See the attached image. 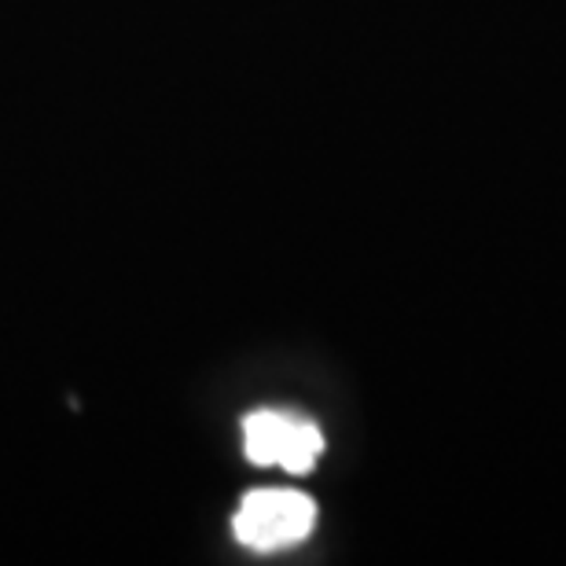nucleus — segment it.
Here are the masks:
<instances>
[{
  "mask_svg": "<svg viewBox=\"0 0 566 566\" xmlns=\"http://www.w3.org/2000/svg\"><path fill=\"white\" fill-rule=\"evenodd\" d=\"M243 452L258 468H283L291 474L313 471L324 452V434L313 420L287 409H258L243 420Z\"/></svg>",
  "mask_w": 566,
  "mask_h": 566,
  "instance_id": "2",
  "label": "nucleus"
},
{
  "mask_svg": "<svg viewBox=\"0 0 566 566\" xmlns=\"http://www.w3.org/2000/svg\"><path fill=\"white\" fill-rule=\"evenodd\" d=\"M316 526V504L298 490H251L232 518V534L243 548L276 552L302 545Z\"/></svg>",
  "mask_w": 566,
  "mask_h": 566,
  "instance_id": "1",
  "label": "nucleus"
}]
</instances>
